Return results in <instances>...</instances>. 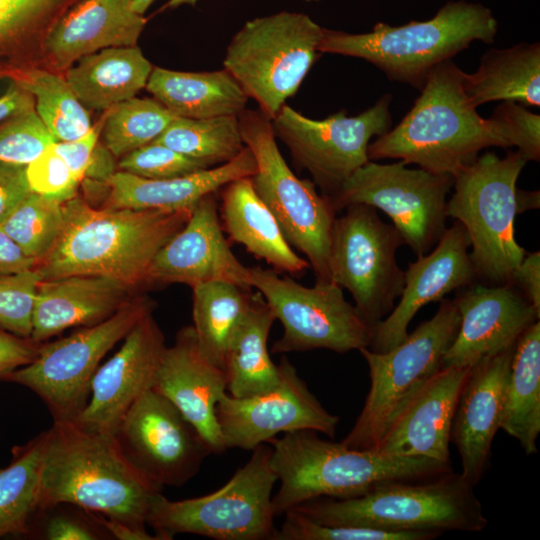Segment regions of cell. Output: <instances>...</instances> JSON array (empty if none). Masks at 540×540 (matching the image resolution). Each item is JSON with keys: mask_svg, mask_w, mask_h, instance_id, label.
I'll use <instances>...</instances> for the list:
<instances>
[{"mask_svg": "<svg viewBox=\"0 0 540 540\" xmlns=\"http://www.w3.org/2000/svg\"><path fill=\"white\" fill-rule=\"evenodd\" d=\"M193 208H95L75 195L63 202L59 235L33 269L41 280L98 275L132 290L149 284L154 256L185 225Z\"/></svg>", "mask_w": 540, "mask_h": 540, "instance_id": "6da1fadb", "label": "cell"}, {"mask_svg": "<svg viewBox=\"0 0 540 540\" xmlns=\"http://www.w3.org/2000/svg\"><path fill=\"white\" fill-rule=\"evenodd\" d=\"M40 480L39 514L58 505L145 529L154 496L161 490L130 462L114 435L54 420Z\"/></svg>", "mask_w": 540, "mask_h": 540, "instance_id": "7a4b0ae2", "label": "cell"}, {"mask_svg": "<svg viewBox=\"0 0 540 540\" xmlns=\"http://www.w3.org/2000/svg\"><path fill=\"white\" fill-rule=\"evenodd\" d=\"M464 78L465 72L451 59L437 65L399 124L370 142L369 160L399 159L454 177L481 150L508 148L493 121L478 114L466 94Z\"/></svg>", "mask_w": 540, "mask_h": 540, "instance_id": "3957f363", "label": "cell"}, {"mask_svg": "<svg viewBox=\"0 0 540 540\" xmlns=\"http://www.w3.org/2000/svg\"><path fill=\"white\" fill-rule=\"evenodd\" d=\"M297 430L273 438L271 466L280 482L272 496L274 517L315 498H351L378 485L422 481L451 472V466L427 457H398L350 448Z\"/></svg>", "mask_w": 540, "mask_h": 540, "instance_id": "277c9868", "label": "cell"}, {"mask_svg": "<svg viewBox=\"0 0 540 540\" xmlns=\"http://www.w3.org/2000/svg\"><path fill=\"white\" fill-rule=\"evenodd\" d=\"M497 20L487 7L451 1L425 21L400 26L379 22L370 32L347 33L324 28L320 53L363 59L393 81L422 89L429 73L473 41L493 43Z\"/></svg>", "mask_w": 540, "mask_h": 540, "instance_id": "5b68a950", "label": "cell"}, {"mask_svg": "<svg viewBox=\"0 0 540 540\" xmlns=\"http://www.w3.org/2000/svg\"><path fill=\"white\" fill-rule=\"evenodd\" d=\"M526 163L518 151L504 157L479 155L453 177L454 193L447 200V217L459 222L469 237L476 276L495 285L511 283L525 256L515 239L516 215L539 206L538 191L517 188Z\"/></svg>", "mask_w": 540, "mask_h": 540, "instance_id": "8992f818", "label": "cell"}, {"mask_svg": "<svg viewBox=\"0 0 540 540\" xmlns=\"http://www.w3.org/2000/svg\"><path fill=\"white\" fill-rule=\"evenodd\" d=\"M473 485L448 472L422 481H395L351 498H315L292 509L324 525L403 532H479L487 525Z\"/></svg>", "mask_w": 540, "mask_h": 540, "instance_id": "52a82bcc", "label": "cell"}, {"mask_svg": "<svg viewBox=\"0 0 540 540\" xmlns=\"http://www.w3.org/2000/svg\"><path fill=\"white\" fill-rule=\"evenodd\" d=\"M271 453V446H257L231 479L211 494L171 501L157 493L147 525L160 540H171L180 533L215 540H272L276 531L272 490L278 480Z\"/></svg>", "mask_w": 540, "mask_h": 540, "instance_id": "ba28073f", "label": "cell"}, {"mask_svg": "<svg viewBox=\"0 0 540 540\" xmlns=\"http://www.w3.org/2000/svg\"><path fill=\"white\" fill-rule=\"evenodd\" d=\"M323 31L300 12L251 19L231 39L224 69L271 120L310 71L320 53Z\"/></svg>", "mask_w": 540, "mask_h": 540, "instance_id": "9c48e42d", "label": "cell"}, {"mask_svg": "<svg viewBox=\"0 0 540 540\" xmlns=\"http://www.w3.org/2000/svg\"><path fill=\"white\" fill-rule=\"evenodd\" d=\"M436 314L421 323L399 345L386 352L362 348L370 389L353 428L341 441L361 450H373L411 398L442 367L445 352L460 324L454 300L442 299Z\"/></svg>", "mask_w": 540, "mask_h": 540, "instance_id": "30bf717a", "label": "cell"}, {"mask_svg": "<svg viewBox=\"0 0 540 540\" xmlns=\"http://www.w3.org/2000/svg\"><path fill=\"white\" fill-rule=\"evenodd\" d=\"M245 146L253 153L251 176L258 196L276 217L287 241L306 256L316 280L331 281L330 245L336 210L315 183L298 178L276 143L271 120L260 110L239 116Z\"/></svg>", "mask_w": 540, "mask_h": 540, "instance_id": "8fae6325", "label": "cell"}, {"mask_svg": "<svg viewBox=\"0 0 540 540\" xmlns=\"http://www.w3.org/2000/svg\"><path fill=\"white\" fill-rule=\"evenodd\" d=\"M249 281L283 326L272 353L314 349L346 353L369 347L374 327L334 282L316 280L307 287L260 266L249 268Z\"/></svg>", "mask_w": 540, "mask_h": 540, "instance_id": "7c38bea8", "label": "cell"}, {"mask_svg": "<svg viewBox=\"0 0 540 540\" xmlns=\"http://www.w3.org/2000/svg\"><path fill=\"white\" fill-rule=\"evenodd\" d=\"M152 311L153 303L148 298L133 296L107 319L40 345L31 363L3 380L32 390L54 420H71L85 406L92 377L103 357Z\"/></svg>", "mask_w": 540, "mask_h": 540, "instance_id": "4fadbf2b", "label": "cell"}, {"mask_svg": "<svg viewBox=\"0 0 540 540\" xmlns=\"http://www.w3.org/2000/svg\"><path fill=\"white\" fill-rule=\"evenodd\" d=\"M334 220L330 245L331 281L352 295L362 316L375 327L394 308L404 286L396 252L404 242L377 209L351 204Z\"/></svg>", "mask_w": 540, "mask_h": 540, "instance_id": "5bb4252c", "label": "cell"}, {"mask_svg": "<svg viewBox=\"0 0 540 540\" xmlns=\"http://www.w3.org/2000/svg\"><path fill=\"white\" fill-rule=\"evenodd\" d=\"M406 165L400 160L391 164L368 160L330 200L336 212L351 204L381 210L418 257L430 252L446 230L453 177Z\"/></svg>", "mask_w": 540, "mask_h": 540, "instance_id": "9a60e30c", "label": "cell"}, {"mask_svg": "<svg viewBox=\"0 0 540 540\" xmlns=\"http://www.w3.org/2000/svg\"><path fill=\"white\" fill-rule=\"evenodd\" d=\"M392 95H383L356 116L345 110L322 120L308 118L285 104L271 119L275 137L290 150L296 162L308 170L328 198L368 160L373 137L391 127Z\"/></svg>", "mask_w": 540, "mask_h": 540, "instance_id": "2e32d148", "label": "cell"}, {"mask_svg": "<svg viewBox=\"0 0 540 540\" xmlns=\"http://www.w3.org/2000/svg\"><path fill=\"white\" fill-rule=\"evenodd\" d=\"M114 437L130 462L160 490L184 485L212 453L197 429L153 388L130 406Z\"/></svg>", "mask_w": 540, "mask_h": 540, "instance_id": "e0dca14e", "label": "cell"}, {"mask_svg": "<svg viewBox=\"0 0 540 540\" xmlns=\"http://www.w3.org/2000/svg\"><path fill=\"white\" fill-rule=\"evenodd\" d=\"M278 366L281 379L275 388L243 398L226 393L217 403L216 417L226 449L253 450L280 433L297 430L334 437L339 417L322 406L287 358Z\"/></svg>", "mask_w": 540, "mask_h": 540, "instance_id": "ac0fdd59", "label": "cell"}, {"mask_svg": "<svg viewBox=\"0 0 540 540\" xmlns=\"http://www.w3.org/2000/svg\"><path fill=\"white\" fill-rule=\"evenodd\" d=\"M123 340L119 350L97 368L85 406L71 419L83 429L114 435L130 406L153 387L167 346L152 313Z\"/></svg>", "mask_w": 540, "mask_h": 540, "instance_id": "d6986e66", "label": "cell"}, {"mask_svg": "<svg viewBox=\"0 0 540 540\" xmlns=\"http://www.w3.org/2000/svg\"><path fill=\"white\" fill-rule=\"evenodd\" d=\"M453 300L460 313V324L442 366L473 367L512 348L540 317L511 283L470 284Z\"/></svg>", "mask_w": 540, "mask_h": 540, "instance_id": "ffe728a7", "label": "cell"}, {"mask_svg": "<svg viewBox=\"0 0 540 540\" xmlns=\"http://www.w3.org/2000/svg\"><path fill=\"white\" fill-rule=\"evenodd\" d=\"M470 241L464 227L455 222L425 255L409 263L404 271L400 300L374 327L369 349L386 352L403 342L408 326L425 305L437 302L457 289L472 284L477 277L470 258Z\"/></svg>", "mask_w": 540, "mask_h": 540, "instance_id": "44dd1931", "label": "cell"}, {"mask_svg": "<svg viewBox=\"0 0 540 540\" xmlns=\"http://www.w3.org/2000/svg\"><path fill=\"white\" fill-rule=\"evenodd\" d=\"M213 195L194 206L185 225L156 253L149 268V284L183 283L193 287L226 281L252 288L249 268L234 255L224 236Z\"/></svg>", "mask_w": 540, "mask_h": 540, "instance_id": "7402d4cb", "label": "cell"}, {"mask_svg": "<svg viewBox=\"0 0 540 540\" xmlns=\"http://www.w3.org/2000/svg\"><path fill=\"white\" fill-rule=\"evenodd\" d=\"M152 388L197 429L212 453L226 450L216 417L217 403L227 391L226 374L203 355L193 326L181 328L166 347Z\"/></svg>", "mask_w": 540, "mask_h": 540, "instance_id": "603a6c76", "label": "cell"}, {"mask_svg": "<svg viewBox=\"0 0 540 540\" xmlns=\"http://www.w3.org/2000/svg\"><path fill=\"white\" fill-rule=\"evenodd\" d=\"M471 369L442 366L399 412L373 450L450 464L452 421Z\"/></svg>", "mask_w": 540, "mask_h": 540, "instance_id": "cb8c5ba5", "label": "cell"}, {"mask_svg": "<svg viewBox=\"0 0 540 540\" xmlns=\"http://www.w3.org/2000/svg\"><path fill=\"white\" fill-rule=\"evenodd\" d=\"M514 347L474 365L454 413L450 441L461 458V475L473 486L482 478L500 429L503 391Z\"/></svg>", "mask_w": 540, "mask_h": 540, "instance_id": "d4e9b609", "label": "cell"}, {"mask_svg": "<svg viewBox=\"0 0 540 540\" xmlns=\"http://www.w3.org/2000/svg\"><path fill=\"white\" fill-rule=\"evenodd\" d=\"M120 281L98 275H70L38 284L31 339L37 343L75 326L99 323L133 296Z\"/></svg>", "mask_w": 540, "mask_h": 540, "instance_id": "484cf974", "label": "cell"}, {"mask_svg": "<svg viewBox=\"0 0 540 540\" xmlns=\"http://www.w3.org/2000/svg\"><path fill=\"white\" fill-rule=\"evenodd\" d=\"M144 26L131 0H82L53 23L44 46L64 68L105 48L136 46Z\"/></svg>", "mask_w": 540, "mask_h": 540, "instance_id": "4316f807", "label": "cell"}, {"mask_svg": "<svg viewBox=\"0 0 540 540\" xmlns=\"http://www.w3.org/2000/svg\"><path fill=\"white\" fill-rule=\"evenodd\" d=\"M255 172L254 155L246 146L233 160L192 174L148 179L119 171L100 183L108 188L107 207L175 211L193 208L205 196Z\"/></svg>", "mask_w": 540, "mask_h": 540, "instance_id": "83f0119b", "label": "cell"}, {"mask_svg": "<svg viewBox=\"0 0 540 540\" xmlns=\"http://www.w3.org/2000/svg\"><path fill=\"white\" fill-rule=\"evenodd\" d=\"M221 197L222 227L232 241L276 271L297 275L310 267L292 249L276 217L256 193L251 177L228 183Z\"/></svg>", "mask_w": 540, "mask_h": 540, "instance_id": "f1b7e54d", "label": "cell"}, {"mask_svg": "<svg viewBox=\"0 0 540 540\" xmlns=\"http://www.w3.org/2000/svg\"><path fill=\"white\" fill-rule=\"evenodd\" d=\"M146 89L173 115L190 119L239 116L249 99L225 69L182 72L153 68Z\"/></svg>", "mask_w": 540, "mask_h": 540, "instance_id": "f546056e", "label": "cell"}, {"mask_svg": "<svg viewBox=\"0 0 540 540\" xmlns=\"http://www.w3.org/2000/svg\"><path fill=\"white\" fill-rule=\"evenodd\" d=\"M152 70L137 46L111 47L77 60L66 81L84 106L109 110L146 87Z\"/></svg>", "mask_w": 540, "mask_h": 540, "instance_id": "4dcf8cb0", "label": "cell"}, {"mask_svg": "<svg viewBox=\"0 0 540 540\" xmlns=\"http://www.w3.org/2000/svg\"><path fill=\"white\" fill-rule=\"evenodd\" d=\"M464 88L475 107L493 101L539 107L540 44L487 50L477 71L465 73Z\"/></svg>", "mask_w": 540, "mask_h": 540, "instance_id": "1f68e13d", "label": "cell"}, {"mask_svg": "<svg viewBox=\"0 0 540 540\" xmlns=\"http://www.w3.org/2000/svg\"><path fill=\"white\" fill-rule=\"evenodd\" d=\"M500 428L515 438L527 455L537 453L540 433V322L517 340L505 380Z\"/></svg>", "mask_w": 540, "mask_h": 540, "instance_id": "d6a6232c", "label": "cell"}, {"mask_svg": "<svg viewBox=\"0 0 540 540\" xmlns=\"http://www.w3.org/2000/svg\"><path fill=\"white\" fill-rule=\"evenodd\" d=\"M275 314L259 292L227 348L224 371L227 391L235 398L249 397L275 388L281 379L279 366L268 350Z\"/></svg>", "mask_w": 540, "mask_h": 540, "instance_id": "836d02e7", "label": "cell"}, {"mask_svg": "<svg viewBox=\"0 0 540 540\" xmlns=\"http://www.w3.org/2000/svg\"><path fill=\"white\" fill-rule=\"evenodd\" d=\"M193 289V329L203 355L224 370L229 343L253 300L251 288L208 281Z\"/></svg>", "mask_w": 540, "mask_h": 540, "instance_id": "e575fe53", "label": "cell"}, {"mask_svg": "<svg viewBox=\"0 0 540 540\" xmlns=\"http://www.w3.org/2000/svg\"><path fill=\"white\" fill-rule=\"evenodd\" d=\"M48 432L14 447L12 460L0 468V538L27 534L39 514L40 480Z\"/></svg>", "mask_w": 540, "mask_h": 540, "instance_id": "d590c367", "label": "cell"}, {"mask_svg": "<svg viewBox=\"0 0 540 540\" xmlns=\"http://www.w3.org/2000/svg\"><path fill=\"white\" fill-rule=\"evenodd\" d=\"M4 77L32 95L36 113L56 142L76 140L92 127L87 110L66 79L31 67L14 69Z\"/></svg>", "mask_w": 540, "mask_h": 540, "instance_id": "8d00e7d4", "label": "cell"}, {"mask_svg": "<svg viewBox=\"0 0 540 540\" xmlns=\"http://www.w3.org/2000/svg\"><path fill=\"white\" fill-rule=\"evenodd\" d=\"M153 142L197 160L206 168L233 160L246 147L238 116L175 117Z\"/></svg>", "mask_w": 540, "mask_h": 540, "instance_id": "74e56055", "label": "cell"}, {"mask_svg": "<svg viewBox=\"0 0 540 540\" xmlns=\"http://www.w3.org/2000/svg\"><path fill=\"white\" fill-rule=\"evenodd\" d=\"M175 117L157 100H125L108 110L102 129L104 145L114 157H123L157 139Z\"/></svg>", "mask_w": 540, "mask_h": 540, "instance_id": "f35d334b", "label": "cell"}, {"mask_svg": "<svg viewBox=\"0 0 540 540\" xmlns=\"http://www.w3.org/2000/svg\"><path fill=\"white\" fill-rule=\"evenodd\" d=\"M62 204L31 192L0 223V227L36 263L59 235Z\"/></svg>", "mask_w": 540, "mask_h": 540, "instance_id": "ab89813d", "label": "cell"}, {"mask_svg": "<svg viewBox=\"0 0 540 540\" xmlns=\"http://www.w3.org/2000/svg\"><path fill=\"white\" fill-rule=\"evenodd\" d=\"M272 540H428L435 532H403L358 526L324 525L291 509Z\"/></svg>", "mask_w": 540, "mask_h": 540, "instance_id": "60d3db41", "label": "cell"}, {"mask_svg": "<svg viewBox=\"0 0 540 540\" xmlns=\"http://www.w3.org/2000/svg\"><path fill=\"white\" fill-rule=\"evenodd\" d=\"M34 109L0 123V162L28 165L55 143Z\"/></svg>", "mask_w": 540, "mask_h": 540, "instance_id": "b9f144b4", "label": "cell"}, {"mask_svg": "<svg viewBox=\"0 0 540 540\" xmlns=\"http://www.w3.org/2000/svg\"><path fill=\"white\" fill-rule=\"evenodd\" d=\"M66 1L0 0V62L16 55L43 20Z\"/></svg>", "mask_w": 540, "mask_h": 540, "instance_id": "7bdbcfd3", "label": "cell"}, {"mask_svg": "<svg viewBox=\"0 0 540 540\" xmlns=\"http://www.w3.org/2000/svg\"><path fill=\"white\" fill-rule=\"evenodd\" d=\"M40 281L34 269L0 277L1 328L21 337H31L32 314Z\"/></svg>", "mask_w": 540, "mask_h": 540, "instance_id": "ee69618b", "label": "cell"}, {"mask_svg": "<svg viewBox=\"0 0 540 540\" xmlns=\"http://www.w3.org/2000/svg\"><path fill=\"white\" fill-rule=\"evenodd\" d=\"M118 166L121 171L148 179L175 178L208 169L199 161L156 142L124 155Z\"/></svg>", "mask_w": 540, "mask_h": 540, "instance_id": "f6af8a7d", "label": "cell"}, {"mask_svg": "<svg viewBox=\"0 0 540 540\" xmlns=\"http://www.w3.org/2000/svg\"><path fill=\"white\" fill-rule=\"evenodd\" d=\"M490 119L496 125L508 146H515L526 161L540 159V115L526 106L512 101H502Z\"/></svg>", "mask_w": 540, "mask_h": 540, "instance_id": "bcb514c9", "label": "cell"}, {"mask_svg": "<svg viewBox=\"0 0 540 540\" xmlns=\"http://www.w3.org/2000/svg\"><path fill=\"white\" fill-rule=\"evenodd\" d=\"M26 174L32 192L61 203L73 198L80 184L53 145L26 166Z\"/></svg>", "mask_w": 540, "mask_h": 540, "instance_id": "7dc6e473", "label": "cell"}, {"mask_svg": "<svg viewBox=\"0 0 540 540\" xmlns=\"http://www.w3.org/2000/svg\"><path fill=\"white\" fill-rule=\"evenodd\" d=\"M106 117V116H105ZM105 117L82 137L73 141L55 142L53 149L64 160L73 177L81 183L92 159Z\"/></svg>", "mask_w": 540, "mask_h": 540, "instance_id": "c3c4849f", "label": "cell"}, {"mask_svg": "<svg viewBox=\"0 0 540 540\" xmlns=\"http://www.w3.org/2000/svg\"><path fill=\"white\" fill-rule=\"evenodd\" d=\"M40 345L31 338L18 336L0 327V380L31 363Z\"/></svg>", "mask_w": 540, "mask_h": 540, "instance_id": "681fc988", "label": "cell"}, {"mask_svg": "<svg viewBox=\"0 0 540 540\" xmlns=\"http://www.w3.org/2000/svg\"><path fill=\"white\" fill-rule=\"evenodd\" d=\"M26 166L0 162V223L32 192Z\"/></svg>", "mask_w": 540, "mask_h": 540, "instance_id": "f907efd6", "label": "cell"}, {"mask_svg": "<svg viewBox=\"0 0 540 540\" xmlns=\"http://www.w3.org/2000/svg\"><path fill=\"white\" fill-rule=\"evenodd\" d=\"M96 526L85 518L73 514L56 513L44 524L43 537L47 540H96L103 539Z\"/></svg>", "mask_w": 540, "mask_h": 540, "instance_id": "816d5d0a", "label": "cell"}, {"mask_svg": "<svg viewBox=\"0 0 540 540\" xmlns=\"http://www.w3.org/2000/svg\"><path fill=\"white\" fill-rule=\"evenodd\" d=\"M511 283L540 313V252L525 254L512 275Z\"/></svg>", "mask_w": 540, "mask_h": 540, "instance_id": "f5cc1de1", "label": "cell"}, {"mask_svg": "<svg viewBox=\"0 0 540 540\" xmlns=\"http://www.w3.org/2000/svg\"><path fill=\"white\" fill-rule=\"evenodd\" d=\"M35 260L22 249L0 227V277L33 269Z\"/></svg>", "mask_w": 540, "mask_h": 540, "instance_id": "db71d44e", "label": "cell"}, {"mask_svg": "<svg viewBox=\"0 0 540 540\" xmlns=\"http://www.w3.org/2000/svg\"><path fill=\"white\" fill-rule=\"evenodd\" d=\"M31 109H34L32 95L13 81L0 95V123L15 114Z\"/></svg>", "mask_w": 540, "mask_h": 540, "instance_id": "11a10c76", "label": "cell"}, {"mask_svg": "<svg viewBox=\"0 0 540 540\" xmlns=\"http://www.w3.org/2000/svg\"><path fill=\"white\" fill-rule=\"evenodd\" d=\"M94 520L117 540H160L155 534H150L146 529L132 527L121 521L110 519L99 514L91 513Z\"/></svg>", "mask_w": 540, "mask_h": 540, "instance_id": "9f6ffc18", "label": "cell"}, {"mask_svg": "<svg viewBox=\"0 0 540 540\" xmlns=\"http://www.w3.org/2000/svg\"><path fill=\"white\" fill-rule=\"evenodd\" d=\"M113 157V154L105 145L102 146L97 143L85 177L94 182L106 181L115 172Z\"/></svg>", "mask_w": 540, "mask_h": 540, "instance_id": "6f0895ef", "label": "cell"}, {"mask_svg": "<svg viewBox=\"0 0 540 540\" xmlns=\"http://www.w3.org/2000/svg\"><path fill=\"white\" fill-rule=\"evenodd\" d=\"M153 1L154 0H131L132 8L138 14L143 15L153 3Z\"/></svg>", "mask_w": 540, "mask_h": 540, "instance_id": "680465c9", "label": "cell"}, {"mask_svg": "<svg viewBox=\"0 0 540 540\" xmlns=\"http://www.w3.org/2000/svg\"><path fill=\"white\" fill-rule=\"evenodd\" d=\"M198 0H169L166 8H177L182 5H195Z\"/></svg>", "mask_w": 540, "mask_h": 540, "instance_id": "91938a15", "label": "cell"}, {"mask_svg": "<svg viewBox=\"0 0 540 540\" xmlns=\"http://www.w3.org/2000/svg\"><path fill=\"white\" fill-rule=\"evenodd\" d=\"M306 2H317V1H320V0H304Z\"/></svg>", "mask_w": 540, "mask_h": 540, "instance_id": "94428289", "label": "cell"}]
</instances>
